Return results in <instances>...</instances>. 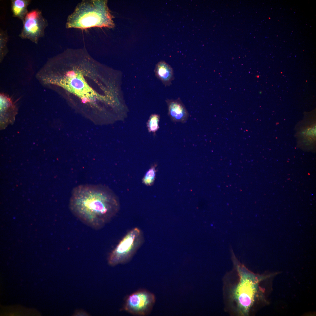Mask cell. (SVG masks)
<instances>
[{"label": "cell", "instance_id": "cell-1", "mask_svg": "<svg viewBox=\"0 0 316 316\" xmlns=\"http://www.w3.org/2000/svg\"><path fill=\"white\" fill-rule=\"evenodd\" d=\"M43 80L46 87L84 103H117L123 95L117 71L97 62L85 48L68 49L56 56Z\"/></svg>", "mask_w": 316, "mask_h": 316}, {"label": "cell", "instance_id": "cell-2", "mask_svg": "<svg viewBox=\"0 0 316 316\" xmlns=\"http://www.w3.org/2000/svg\"><path fill=\"white\" fill-rule=\"evenodd\" d=\"M69 207L72 213L82 223L98 230L116 215L120 204L117 195L107 186L83 184L72 190Z\"/></svg>", "mask_w": 316, "mask_h": 316}, {"label": "cell", "instance_id": "cell-3", "mask_svg": "<svg viewBox=\"0 0 316 316\" xmlns=\"http://www.w3.org/2000/svg\"><path fill=\"white\" fill-rule=\"evenodd\" d=\"M234 267L230 273L233 278L225 284V300L228 307L235 315H249L257 295L259 279L234 257Z\"/></svg>", "mask_w": 316, "mask_h": 316}, {"label": "cell", "instance_id": "cell-4", "mask_svg": "<svg viewBox=\"0 0 316 316\" xmlns=\"http://www.w3.org/2000/svg\"><path fill=\"white\" fill-rule=\"evenodd\" d=\"M113 18L107 0H83L68 16L66 27L83 29L95 27L112 28L114 26Z\"/></svg>", "mask_w": 316, "mask_h": 316}, {"label": "cell", "instance_id": "cell-5", "mask_svg": "<svg viewBox=\"0 0 316 316\" xmlns=\"http://www.w3.org/2000/svg\"><path fill=\"white\" fill-rule=\"evenodd\" d=\"M144 241L142 231L134 228L124 236L110 253L108 263L112 266L128 262L132 258Z\"/></svg>", "mask_w": 316, "mask_h": 316}, {"label": "cell", "instance_id": "cell-6", "mask_svg": "<svg viewBox=\"0 0 316 316\" xmlns=\"http://www.w3.org/2000/svg\"><path fill=\"white\" fill-rule=\"evenodd\" d=\"M155 302L153 293L145 289H139L126 297L123 309L133 315L145 316L151 312Z\"/></svg>", "mask_w": 316, "mask_h": 316}, {"label": "cell", "instance_id": "cell-7", "mask_svg": "<svg viewBox=\"0 0 316 316\" xmlns=\"http://www.w3.org/2000/svg\"><path fill=\"white\" fill-rule=\"evenodd\" d=\"M23 27L19 34L23 39H28L35 44L44 35V30L47 26V20L41 11L38 9L28 12L23 23Z\"/></svg>", "mask_w": 316, "mask_h": 316}, {"label": "cell", "instance_id": "cell-8", "mask_svg": "<svg viewBox=\"0 0 316 316\" xmlns=\"http://www.w3.org/2000/svg\"><path fill=\"white\" fill-rule=\"evenodd\" d=\"M0 102L1 126L3 128L13 121L17 109L11 98L4 93L0 94Z\"/></svg>", "mask_w": 316, "mask_h": 316}, {"label": "cell", "instance_id": "cell-9", "mask_svg": "<svg viewBox=\"0 0 316 316\" xmlns=\"http://www.w3.org/2000/svg\"><path fill=\"white\" fill-rule=\"evenodd\" d=\"M166 101L167 105L168 115L172 121L182 123L187 121L189 114L180 98L176 99H167Z\"/></svg>", "mask_w": 316, "mask_h": 316}, {"label": "cell", "instance_id": "cell-10", "mask_svg": "<svg viewBox=\"0 0 316 316\" xmlns=\"http://www.w3.org/2000/svg\"><path fill=\"white\" fill-rule=\"evenodd\" d=\"M154 72L156 77L166 87L170 86L174 78L173 68L164 61H161L157 63Z\"/></svg>", "mask_w": 316, "mask_h": 316}, {"label": "cell", "instance_id": "cell-11", "mask_svg": "<svg viewBox=\"0 0 316 316\" xmlns=\"http://www.w3.org/2000/svg\"><path fill=\"white\" fill-rule=\"evenodd\" d=\"M30 1L29 0H12L11 10L13 16L21 20L23 23L28 12V7Z\"/></svg>", "mask_w": 316, "mask_h": 316}, {"label": "cell", "instance_id": "cell-12", "mask_svg": "<svg viewBox=\"0 0 316 316\" xmlns=\"http://www.w3.org/2000/svg\"><path fill=\"white\" fill-rule=\"evenodd\" d=\"M156 170L154 166L147 172L142 179V182L147 186L152 185L155 180Z\"/></svg>", "mask_w": 316, "mask_h": 316}, {"label": "cell", "instance_id": "cell-13", "mask_svg": "<svg viewBox=\"0 0 316 316\" xmlns=\"http://www.w3.org/2000/svg\"><path fill=\"white\" fill-rule=\"evenodd\" d=\"M0 52L1 61L2 60L8 51L6 44L8 37L6 32L2 31L0 32Z\"/></svg>", "mask_w": 316, "mask_h": 316}, {"label": "cell", "instance_id": "cell-14", "mask_svg": "<svg viewBox=\"0 0 316 316\" xmlns=\"http://www.w3.org/2000/svg\"><path fill=\"white\" fill-rule=\"evenodd\" d=\"M159 118V116L157 114H152L150 116L148 123L149 129L150 131L155 132L159 128L158 123Z\"/></svg>", "mask_w": 316, "mask_h": 316}]
</instances>
